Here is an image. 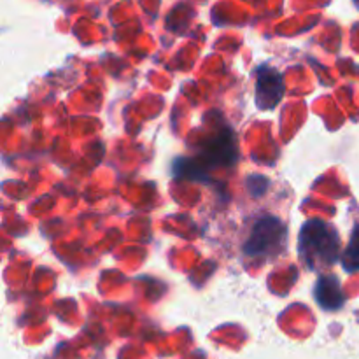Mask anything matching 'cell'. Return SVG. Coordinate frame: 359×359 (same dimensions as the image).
I'll list each match as a JSON object with an SVG mask.
<instances>
[{
    "label": "cell",
    "instance_id": "cell-5",
    "mask_svg": "<svg viewBox=\"0 0 359 359\" xmlns=\"http://www.w3.org/2000/svg\"><path fill=\"white\" fill-rule=\"evenodd\" d=\"M209 156L210 160L216 163H231L237 158L235 153V140L233 135L228 132V135H219L212 144L209 146Z\"/></svg>",
    "mask_w": 359,
    "mask_h": 359
},
{
    "label": "cell",
    "instance_id": "cell-4",
    "mask_svg": "<svg viewBox=\"0 0 359 359\" xmlns=\"http://www.w3.org/2000/svg\"><path fill=\"white\" fill-rule=\"evenodd\" d=\"M314 297L319 307L325 309V311H339L346 300L339 279L333 276L319 277L314 287Z\"/></svg>",
    "mask_w": 359,
    "mask_h": 359
},
{
    "label": "cell",
    "instance_id": "cell-6",
    "mask_svg": "<svg viewBox=\"0 0 359 359\" xmlns=\"http://www.w3.org/2000/svg\"><path fill=\"white\" fill-rule=\"evenodd\" d=\"M342 265L346 272H359V223L354 226L353 235H351L349 245L342 256Z\"/></svg>",
    "mask_w": 359,
    "mask_h": 359
},
{
    "label": "cell",
    "instance_id": "cell-1",
    "mask_svg": "<svg viewBox=\"0 0 359 359\" xmlns=\"http://www.w3.org/2000/svg\"><path fill=\"white\" fill-rule=\"evenodd\" d=\"M298 249L302 259L311 270L318 272L321 269H328L339 259V233L326 221H307L300 231Z\"/></svg>",
    "mask_w": 359,
    "mask_h": 359
},
{
    "label": "cell",
    "instance_id": "cell-2",
    "mask_svg": "<svg viewBox=\"0 0 359 359\" xmlns=\"http://www.w3.org/2000/svg\"><path fill=\"white\" fill-rule=\"evenodd\" d=\"M287 230L286 224L273 216L262 217L255 223L251 237L245 242L244 252L249 258L270 259L276 258L286 248Z\"/></svg>",
    "mask_w": 359,
    "mask_h": 359
},
{
    "label": "cell",
    "instance_id": "cell-7",
    "mask_svg": "<svg viewBox=\"0 0 359 359\" xmlns=\"http://www.w3.org/2000/svg\"><path fill=\"white\" fill-rule=\"evenodd\" d=\"M354 4H356V6L359 7V0H354Z\"/></svg>",
    "mask_w": 359,
    "mask_h": 359
},
{
    "label": "cell",
    "instance_id": "cell-3",
    "mask_svg": "<svg viewBox=\"0 0 359 359\" xmlns=\"http://www.w3.org/2000/svg\"><path fill=\"white\" fill-rule=\"evenodd\" d=\"M284 95V81L277 70L262 67L256 70V105L262 111H272Z\"/></svg>",
    "mask_w": 359,
    "mask_h": 359
}]
</instances>
